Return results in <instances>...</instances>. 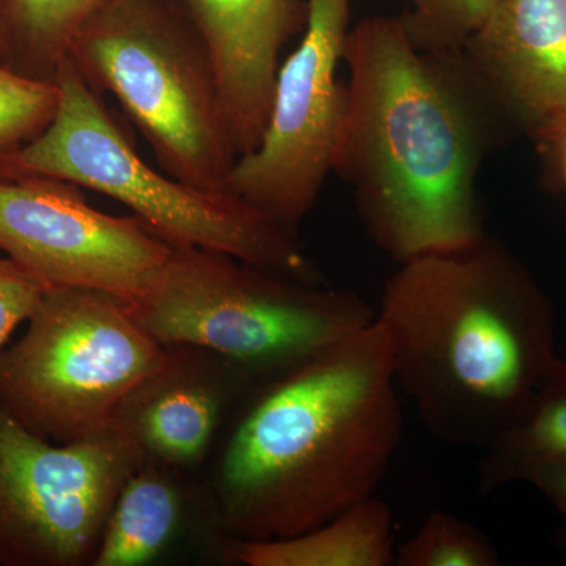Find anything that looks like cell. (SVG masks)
Segmentation results:
<instances>
[{"label":"cell","instance_id":"cell-1","mask_svg":"<svg viewBox=\"0 0 566 566\" xmlns=\"http://www.w3.org/2000/svg\"><path fill=\"white\" fill-rule=\"evenodd\" d=\"M344 62L333 174L375 244L403 263L480 240L476 175L497 104L461 51L420 50L400 18L371 17L349 31Z\"/></svg>","mask_w":566,"mask_h":566},{"label":"cell","instance_id":"cell-18","mask_svg":"<svg viewBox=\"0 0 566 566\" xmlns=\"http://www.w3.org/2000/svg\"><path fill=\"white\" fill-rule=\"evenodd\" d=\"M397 566H495L501 557L480 528L444 512H433L403 545Z\"/></svg>","mask_w":566,"mask_h":566},{"label":"cell","instance_id":"cell-17","mask_svg":"<svg viewBox=\"0 0 566 566\" xmlns=\"http://www.w3.org/2000/svg\"><path fill=\"white\" fill-rule=\"evenodd\" d=\"M112 0H0V55L10 69L54 81L73 36Z\"/></svg>","mask_w":566,"mask_h":566},{"label":"cell","instance_id":"cell-13","mask_svg":"<svg viewBox=\"0 0 566 566\" xmlns=\"http://www.w3.org/2000/svg\"><path fill=\"white\" fill-rule=\"evenodd\" d=\"M203 41L238 158L255 150L270 120L279 57L304 31L307 0H172Z\"/></svg>","mask_w":566,"mask_h":566},{"label":"cell","instance_id":"cell-25","mask_svg":"<svg viewBox=\"0 0 566 566\" xmlns=\"http://www.w3.org/2000/svg\"><path fill=\"white\" fill-rule=\"evenodd\" d=\"M565 133H566V132H565ZM565 133H564V134H565ZM564 134H562V136H564ZM562 136H560V137H562ZM560 137H558V139H560ZM553 144H554V142H553ZM553 144H551V145H553Z\"/></svg>","mask_w":566,"mask_h":566},{"label":"cell","instance_id":"cell-15","mask_svg":"<svg viewBox=\"0 0 566 566\" xmlns=\"http://www.w3.org/2000/svg\"><path fill=\"white\" fill-rule=\"evenodd\" d=\"M185 505L178 471L145 460L115 499L92 566L151 564L180 531Z\"/></svg>","mask_w":566,"mask_h":566},{"label":"cell","instance_id":"cell-10","mask_svg":"<svg viewBox=\"0 0 566 566\" xmlns=\"http://www.w3.org/2000/svg\"><path fill=\"white\" fill-rule=\"evenodd\" d=\"M0 251L46 289L144 296L172 245L139 218L95 210L76 185L40 175L0 178Z\"/></svg>","mask_w":566,"mask_h":566},{"label":"cell","instance_id":"cell-14","mask_svg":"<svg viewBox=\"0 0 566 566\" xmlns=\"http://www.w3.org/2000/svg\"><path fill=\"white\" fill-rule=\"evenodd\" d=\"M227 557L248 566H389L394 565L392 510L374 497L290 538L234 542Z\"/></svg>","mask_w":566,"mask_h":566},{"label":"cell","instance_id":"cell-23","mask_svg":"<svg viewBox=\"0 0 566 566\" xmlns=\"http://www.w3.org/2000/svg\"><path fill=\"white\" fill-rule=\"evenodd\" d=\"M551 148H554L558 153V158H560L562 174H564V178L566 181V133L560 139L554 142L553 145H549Z\"/></svg>","mask_w":566,"mask_h":566},{"label":"cell","instance_id":"cell-2","mask_svg":"<svg viewBox=\"0 0 566 566\" xmlns=\"http://www.w3.org/2000/svg\"><path fill=\"white\" fill-rule=\"evenodd\" d=\"M397 387L378 319L252 386L212 474L223 546L301 535L374 497L401 441Z\"/></svg>","mask_w":566,"mask_h":566},{"label":"cell","instance_id":"cell-11","mask_svg":"<svg viewBox=\"0 0 566 566\" xmlns=\"http://www.w3.org/2000/svg\"><path fill=\"white\" fill-rule=\"evenodd\" d=\"M166 348L164 363L118 408L114 428L145 460L180 472L203 463L227 415L256 382L207 349Z\"/></svg>","mask_w":566,"mask_h":566},{"label":"cell","instance_id":"cell-8","mask_svg":"<svg viewBox=\"0 0 566 566\" xmlns=\"http://www.w3.org/2000/svg\"><path fill=\"white\" fill-rule=\"evenodd\" d=\"M144 461L115 428L57 444L0 408V565L92 566L115 499Z\"/></svg>","mask_w":566,"mask_h":566},{"label":"cell","instance_id":"cell-21","mask_svg":"<svg viewBox=\"0 0 566 566\" xmlns=\"http://www.w3.org/2000/svg\"><path fill=\"white\" fill-rule=\"evenodd\" d=\"M46 286L10 256L0 259V352L21 323L28 322Z\"/></svg>","mask_w":566,"mask_h":566},{"label":"cell","instance_id":"cell-16","mask_svg":"<svg viewBox=\"0 0 566 566\" xmlns=\"http://www.w3.org/2000/svg\"><path fill=\"white\" fill-rule=\"evenodd\" d=\"M566 461V363L557 359L515 422L483 450L479 486L483 493L516 480L524 465Z\"/></svg>","mask_w":566,"mask_h":566},{"label":"cell","instance_id":"cell-20","mask_svg":"<svg viewBox=\"0 0 566 566\" xmlns=\"http://www.w3.org/2000/svg\"><path fill=\"white\" fill-rule=\"evenodd\" d=\"M400 17L417 48L460 51L486 20L494 0H405Z\"/></svg>","mask_w":566,"mask_h":566},{"label":"cell","instance_id":"cell-6","mask_svg":"<svg viewBox=\"0 0 566 566\" xmlns=\"http://www.w3.org/2000/svg\"><path fill=\"white\" fill-rule=\"evenodd\" d=\"M66 57L96 92H109L167 175L229 193L238 161L218 74L172 0H112L71 40Z\"/></svg>","mask_w":566,"mask_h":566},{"label":"cell","instance_id":"cell-3","mask_svg":"<svg viewBox=\"0 0 566 566\" xmlns=\"http://www.w3.org/2000/svg\"><path fill=\"white\" fill-rule=\"evenodd\" d=\"M376 319L397 386L424 427L452 446L493 444L557 360L553 307L486 234L400 263Z\"/></svg>","mask_w":566,"mask_h":566},{"label":"cell","instance_id":"cell-24","mask_svg":"<svg viewBox=\"0 0 566 566\" xmlns=\"http://www.w3.org/2000/svg\"><path fill=\"white\" fill-rule=\"evenodd\" d=\"M0 41H2V25H0Z\"/></svg>","mask_w":566,"mask_h":566},{"label":"cell","instance_id":"cell-22","mask_svg":"<svg viewBox=\"0 0 566 566\" xmlns=\"http://www.w3.org/2000/svg\"><path fill=\"white\" fill-rule=\"evenodd\" d=\"M516 480L531 482L566 515V461H538L524 465Z\"/></svg>","mask_w":566,"mask_h":566},{"label":"cell","instance_id":"cell-12","mask_svg":"<svg viewBox=\"0 0 566 566\" xmlns=\"http://www.w3.org/2000/svg\"><path fill=\"white\" fill-rule=\"evenodd\" d=\"M460 51L497 107L543 144L566 132V0H494Z\"/></svg>","mask_w":566,"mask_h":566},{"label":"cell","instance_id":"cell-5","mask_svg":"<svg viewBox=\"0 0 566 566\" xmlns=\"http://www.w3.org/2000/svg\"><path fill=\"white\" fill-rule=\"evenodd\" d=\"M59 106L43 133L0 151L3 177L40 175L103 193L128 207L172 248H199L322 282L296 234L230 196L199 191L148 166L92 88L63 59Z\"/></svg>","mask_w":566,"mask_h":566},{"label":"cell","instance_id":"cell-4","mask_svg":"<svg viewBox=\"0 0 566 566\" xmlns=\"http://www.w3.org/2000/svg\"><path fill=\"white\" fill-rule=\"evenodd\" d=\"M126 307L159 344L207 349L253 382L292 370L376 319L359 294L199 248H172L155 283Z\"/></svg>","mask_w":566,"mask_h":566},{"label":"cell","instance_id":"cell-7","mask_svg":"<svg viewBox=\"0 0 566 566\" xmlns=\"http://www.w3.org/2000/svg\"><path fill=\"white\" fill-rule=\"evenodd\" d=\"M20 340L0 352V408L57 444L114 428L125 398L164 363L118 297L44 289Z\"/></svg>","mask_w":566,"mask_h":566},{"label":"cell","instance_id":"cell-9","mask_svg":"<svg viewBox=\"0 0 566 566\" xmlns=\"http://www.w3.org/2000/svg\"><path fill=\"white\" fill-rule=\"evenodd\" d=\"M353 0H307L303 39L275 76L270 120L238 158L229 193L296 234L333 174L346 106L338 82Z\"/></svg>","mask_w":566,"mask_h":566},{"label":"cell","instance_id":"cell-19","mask_svg":"<svg viewBox=\"0 0 566 566\" xmlns=\"http://www.w3.org/2000/svg\"><path fill=\"white\" fill-rule=\"evenodd\" d=\"M59 106L54 81L0 63V151L17 150L48 128Z\"/></svg>","mask_w":566,"mask_h":566}]
</instances>
